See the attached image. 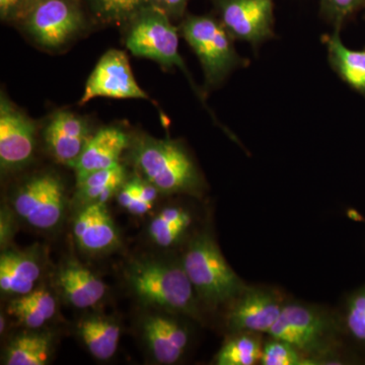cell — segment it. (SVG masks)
Masks as SVG:
<instances>
[{
    "label": "cell",
    "mask_w": 365,
    "mask_h": 365,
    "mask_svg": "<svg viewBox=\"0 0 365 365\" xmlns=\"http://www.w3.org/2000/svg\"><path fill=\"white\" fill-rule=\"evenodd\" d=\"M131 292L143 306L199 319L197 294L182 264L138 259L126 270Z\"/></svg>",
    "instance_id": "cell-1"
},
{
    "label": "cell",
    "mask_w": 365,
    "mask_h": 365,
    "mask_svg": "<svg viewBox=\"0 0 365 365\" xmlns=\"http://www.w3.org/2000/svg\"><path fill=\"white\" fill-rule=\"evenodd\" d=\"M131 158L143 179L160 193L193 196L202 193V177L181 143L140 136L132 145Z\"/></svg>",
    "instance_id": "cell-2"
},
{
    "label": "cell",
    "mask_w": 365,
    "mask_h": 365,
    "mask_svg": "<svg viewBox=\"0 0 365 365\" xmlns=\"http://www.w3.org/2000/svg\"><path fill=\"white\" fill-rule=\"evenodd\" d=\"M181 264L197 297L209 306L232 304L247 289L208 230L199 232L189 242Z\"/></svg>",
    "instance_id": "cell-3"
},
{
    "label": "cell",
    "mask_w": 365,
    "mask_h": 365,
    "mask_svg": "<svg viewBox=\"0 0 365 365\" xmlns=\"http://www.w3.org/2000/svg\"><path fill=\"white\" fill-rule=\"evenodd\" d=\"M66 207L63 182L53 173L29 178L11 198V209L16 217L41 232H55L63 222Z\"/></svg>",
    "instance_id": "cell-4"
},
{
    "label": "cell",
    "mask_w": 365,
    "mask_h": 365,
    "mask_svg": "<svg viewBox=\"0 0 365 365\" xmlns=\"http://www.w3.org/2000/svg\"><path fill=\"white\" fill-rule=\"evenodd\" d=\"M182 36L196 53L205 74L206 86L225 81L245 59L235 52L230 34L222 24L209 16H189L182 26Z\"/></svg>",
    "instance_id": "cell-5"
},
{
    "label": "cell",
    "mask_w": 365,
    "mask_h": 365,
    "mask_svg": "<svg viewBox=\"0 0 365 365\" xmlns=\"http://www.w3.org/2000/svg\"><path fill=\"white\" fill-rule=\"evenodd\" d=\"M338 327L328 314L318 307L300 302H287L269 335L294 345L299 351L321 354L336 340Z\"/></svg>",
    "instance_id": "cell-6"
},
{
    "label": "cell",
    "mask_w": 365,
    "mask_h": 365,
    "mask_svg": "<svg viewBox=\"0 0 365 365\" xmlns=\"http://www.w3.org/2000/svg\"><path fill=\"white\" fill-rule=\"evenodd\" d=\"M126 45L136 56L155 60L169 68L180 67L188 74L179 54L177 29L170 23L169 16L158 9L146 6L137 14Z\"/></svg>",
    "instance_id": "cell-7"
},
{
    "label": "cell",
    "mask_w": 365,
    "mask_h": 365,
    "mask_svg": "<svg viewBox=\"0 0 365 365\" xmlns=\"http://www.w3.org/2000/svg\"><path fill=\"white\" fill-rule=\"evenodd\" d=\"M83 26V16L71 0H39L26 19L28 32L48 48L66 44Z\"/></svg>",
    "instance_id": "cell-8"
},
{
    "label": "cell",
    "mask_w": 365,
    "mask_h": 365,
    "mask_svg": "<svg viewBox=\"0 0 365 365\" xmlns=\"http://www.w3.org/2000/svg\"><path fill=\"white\" fill-rule=\"evenodd\" d=\"M36 125L1 93L0 98V165L2 172H16L32 160Z\"/></svg>",
    "instance_id": "cell-9"
},
{
    "label": "cell",
    "mask_w": 365,
    "mask_h": 365,
    "mask_svg": "<svg viewBox=\"0 0 365 365\" xmlns=\"http://www.w3.org/2000/svg\"><path fill=\"white\" fill-rule=\"evenodd\" d=\"M222 24L232 39L254 46L273 38L272 0H217Z\"/></svg>",
    "instance_id": "cell-10"
},
{
    "label": "cell",
    "mask_w": 365,
    "mask_h": 365,
    "mask_svg": "<svg viewBox=\"0 0 365 365\" xmlns=\"http://www.w3.org/2000/svg\"><path fill=\"white\" fill-rule=\"evenodd\" d=\"M97 97L150 98L137 85L126 54L118 50H110L100 59L86 81L81 105Z\"/></svg>",
    "instance_id": "cell-11"
},
{
    "label": "cell",
    "mask_w": 365,
    "mask_h": 365,
    "mask_svg": "<svg viewBox=\"0 0 365 365\" xmlns=\"http://www.w3.org/2000/svg\"><path fill=\"white\" fill-rule=\"evenodd\" d=\"M282 297L268 288L247 287L232 302L227 314L230 332L268 333L279 318Z\"/></svg>",
    "instance_id": "cell-12"
},
{
    "label": "cell",
    "mask_w": 365,
    "mask_h": 365,
    "mask_svg": "<svg viewBox=\"0 0 365 365\" xmlns=\"http://www.w3.org/2000/svg\"><path fill=\"white\" fill-rule=\"evenodd\" d=\"M72 235L78 249L91 256L112 253L121 246L119 230L107 204L78 207L72 222Z\"/></svg>",
    "instance_id": "cell-13"
},
{
    "label": "cell",
    "mask_w": 365,
    "mask_h": 365,
    "mask_svg": "<svg viewBox=\"0 0 365 365\" xmlns=\"http://www.w3.org/2000/svg\"><path fill=\"white\" fill-rule=\"evenodd\" d=\"M165 314L146 316L141 322V336L153 359L158 364L170 365L184 356L189 333L180 322Z\"/></svg>",
    "instance_id": "cell-14"
},
{
    "label": "cell",
    "mask_w": 365,
    "mask_h": 365,
    "mask_svg": "<svg viewBox=\"0 0 365 365\" xmlns=\"http://www.w3.org/2000/svg\"><path fill=\"white\" fill-rule=\"evenodd\" d=\"M43 135L53 158L71 168L76 165L91 137L86 120L66 111L56 113L51 118Z\"/></svg>",
    "instance_id": "cell-15"
},
{
    "label": "cell",
    "mask_w": 365,
    "mask_h": 365,
    "mask_svg": "<svg viewBox=\"0 0 365 365\" xmlns=\"http://www.w3.org/2000/svg\"><path fill=\"white\" fill-rule=\"evenodd\" d=\"M43 273L38 247L6 249L0 256V290L2 294L20 297L35 289Z\"/></svg>",
    "instance_id": "cell-16"
},
{
    "label": "cell",
    "mask_w": 365,
    "mask_h": 365,
    "mask_svg": "<svg viewBox=\"0 0 365 365\" xmlns=\"http://www.w3.org/2000/svg\"><path fill=\"white\" fill-rule=\"evenodd\" d=\"M56 284L67 304L81 309L97 306L108 289L104 281L76 261H68L60 267Z\"/></svg>",
    "instance_id": "cell-17"
},
{
    "label": "cell",
    "mask_w": 365,
    "mask_h": 365,
    "mask_svg": "<svg viewBox=\"0 0 365 365\" xmlns=\"http://www.w3.org/2000/svg\"><path fill=\"white\" fill-rule=\"evenodd\" d=\"M129 146V138L116 127L101 129L91 136L73 169L76 179L97 172L111 169L120 165L119 160L123 151Z\"/></svg>",
    "instance_id": "cell-18"
},
{
    "label": "cell",
    "mask_w": 365,
    "mask_h": 365,
    "mask_svg": "<svg viewBox=\"0 0 365 365\" xmlns=\"http://www.w3.org/2000/svg\"><path fill=\"white\" fill-rule=\"evenodd\" d=\"M78 332L86 349L96 359L106 361L116 354L121 337V327L117 319L103 314H91L81 319Z\"/></svg>",
    "instance_id": "cell-19"
},
{
    "label": "cell",
    "mask_w": 365,
    "mask_h": 365,
    "mask_svg": "<svg viewBox=\"0 0 365 365\" xmlns=\"http://www.w3.org/2000/svg\"><path fill=\"white\" fill-rule=\"evenodd\" d=\"M6 312L21 326L38 330L54 318L57 302L47 288L37 287L29 294L14 297Z\"/></svg>",
    "instance_id": "cell-20"
},
{
    "label": "cell",
    "mask_w": 365,
    "mask_h": 365,
    "mask_svg": "<svg viewBox=\"0 0 365 365\" xmlns=\"http://www.w3.org/2000/svg\"><path fill=\"white\" fill-rule=\"evenodd\" d=\"M125 182L126 172L121 165L78 178L74 203L78 207L88 204H107L112 197L117 195Z\"/></svg>",
    "instance_id": "cell-21"
},
{
    "label": "cell",
    "mask_w": 365,
    "mask_h": 365,
    "mask_svg": "<svg viewBox=\"0 0 365 365\" xmlns=\"http://www.w3.org/2000/svg\"><path fill=\"white\" fill-rule=\"evenodd\" d=\"M329 62L336 73L350 88L365 98V50L357 51L346 47L339 31L327 39Z\"/></svg>",
    "instance_id": "cell-22"
},
{
    "label": "cell",
    "mask_w": 365,
    "mask_h": 365,
    "mask_svg": "<svg viewBox=\"0 0 365 365\" xmlns=\"http://www.w3.org/2000/svg\"><path fill=\"white\" fill-rule=\"evenodd\" d=\"M52 353L53 341L49 333H21L6 346L2 364L45 365L51 359Z\"/></svg>",
    "instance_id": "cell-23"
},
{
    "label": "cell",
    "mask_w": 365,
    "mask_h": 365,
    "mask_svg": "<svg viewBox=\"0 0 365 365\" xmlns=\"http://www.w3.org/2000/svg\"><path fill=\"white\" fill-rule=\"evenodd\" d=\"M192 223V216L186 209L170 206L162 211L148 225V235L158 247L167 249L182 240Z\"/></svg>",
    "instance_id": "cell-24"
},
{
    "label": "cell",
    "mask_w": 365,
    "mask_h": 365,
    "mask_svg": "<svg viewBox=\"0 0 365 365\" xmlns=\"http://www.w3.org/2000/svg\"><path fill=\"white\" fill-rule=\"evenodd\" d=\"M263 346L257 333H234L215 359L217 365H253L261 361Z\"/></svg>",
    "instance_id": "cell-25"
},
{
    "label": "cell",
    "mask_w": 365,
    "mask_h": 365,
    "mask_svg": "<svg viewBox=\"0 0 365 365\" xmlns=\"http://www.w3.org/2000/svg\"><path fill=\"white\" fill-rule=\"evenodd\" d=\"M343 323L347 335L365 350V285L346 300Z\"/></svg>",
    "instance_id": "cell-26"
},
{
    "label": "cell",
    "mask_w": 365,
    "mask_h": 365,
    "mask_svg": "<svg viewBox=\"0 0 365 365\" xmlns=\"http://www.w3.org/2000/svg\"><path fill=\"white\" fill-rule=\"evenodd\" d=\"M100 18L110 23H122L134 18L146 7V0H91Z\"/></svg>",
    "instance_id": "cell-27"
},
{
    "label": "cell",
    "mask_w": 365,
    "mask_h": 365,
    "mask_svg": "<svg viewBox=\"0 0 365 365\" xmlns=\"http://www.w3.org/2000/svg\"><path fill=\"white\" fill-rule=\"evenodd\" d=\"M261 364L263 365H307L312 364L304 359L294 345L279 339L269 341L263 347Z\"/></svg>",
    "instance_id": "cell-28"
},
{
    "label": "cell",
    "mask_w": 365,
    "mask_h": 365,
    "mask_svg": "<svg viewBox=\"0 0 365 365\" xmlns=\"http://www.w3.org/2000/svg\"><path fill=\"white\" fill-rule=\"evenodd\" d=\"M365 6V0H323V11L339 31L353 14Z\"/></svg>",
    "instance_id": "cell-29"
},
{
    "label": "cell",
    "mask_w": 365,
    "mask_h": 365,
    "mask_svg": "<svg viewBox=\"0 0 365 365\" xmlns=\"http://www.w3.org/2000/svg\"><path fill=\"white\" fill-rule=\"evenodd\" d=\"M116 198L120 207L128 211L132 215H146L153 207L150 204L144 202L141 197L139 196L135 178L122 185L121 188L118 191Z\"/></svg>",
    "instance_id": "cell-30"
},
{
    "label": "cell",
    "mask_w": 365,
    "mask_h": 365,
    "mask_svg": "<svg viewBox=\"0 0 365 365\" xmlns=\"http://www.w3.org/2000/svg\"><path fill=\"white\" fill-rule=\"evenodd\" d=\"M34 6V0H0V16L4 21L26 18Z\"/></svg>",
    "instance_id": "cell-31"
},
{
    "label": "cell",
    "mask_w": 365,
    "mask_h": 365,
    "mask_svg": "<svg viewBox=\"0 0 365 365\" xmlns=\"http://www.w3.org/2000/svg\"><path fill=\"white\" fill-rule=\"evenodd\" d=\"M188 0H146V6L158 9L169 18H180L184 14Z\"/></svg>",
    "instance_id": "cell-32"
},
{
    "label": "cell",
    "mask_w": 365,
    "mask_h": 365,
    "mask_svg": "<svg viewBox=\"0 0 365 365\" xmlns=\"http://www.w3.org/2000/svg\"><path fill=\"white\" fill-rule=\"evenodd\" d=\"M16 215L13 209L7 208V206L1 208V216H0V242L1 249H7V245L13 239L14 234V218Z\"/></svg>",
    "instance_id": "cell-33"
},
{
    "label": "cell",
    "mask_w": 365,
    "mask_h": 365,
    "mask_svg": "<svg viewBox=\"0 0 365 365\" xmlns=\"http://www.w3.org/2000/svg\"><path fill=\"white\" fill-rule=\"evenodd\" d=\"M6 319L4 318V314H1V318H0V332L4 334V330H6Z\"/></svg>",
    "instance_id": "cell-34"
},
{
    "label": "cell",
    "mask_w": 365,
    "mask_h": 365,
    "mask_svg": "<svg viewBox=\"0 0 365 365\" xmlns=\"http://www.w3.org/2000/svg\"><path fill=\"white\" fill-rule=\"evenodd\" d=\"M34 1H35V4H36V2L39 1V0H34Z\"/></svg>",
    "instance_id": "cell-35"
}]
</instances>
